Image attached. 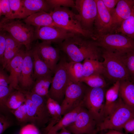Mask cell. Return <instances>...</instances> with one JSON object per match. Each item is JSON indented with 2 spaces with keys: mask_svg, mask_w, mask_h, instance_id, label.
<instances>
[{
  "mask_svg": "<svg viewBox=\"0 0 134 134\" xmlns=\"http://www.w3.org/2000/svg\"><path fill=\"white\" fill-rule=\"evenodd\" d=\"M25 23L36 27L58 26L54 23L50 13L41 11L32 14L23 20Z\"/></svg>",
  "mask_w": 134,
  "mask_h": 134,
  "instance_id": "21",
  "label": "cell"
},
{
  "mask_svg": "<svg viewBox=\"0 0 134 134\" xmlns=\"http://www.w3.org/2000/svg\"><path fill=\"white\" fill-rule=\"evenodd\" d=\"M51 42H36L34 46L41 58L53 73H54L60 58L59 51L51 45Z\"/></svg>",
  "mask_w": 134,
  "mask_h": 134,
  "instance_id": "13",
  "label": "cell"
},
{
  "mask_svg": "<svg viewBox=\"0 0 134 134\" xmlns=\"http://www.w3.org/2000/svg\"><path fill=\"white\" fill-rule=\"evenodd\" d=\"M26 97L25 102L29 120V122L36 127L37 124V115L34 104L29 96L24 91Z\"/></svg>",
  "mask_w": 134,
  "mask_h": 134,
  "instance_id": "34",
  "label": "cell"
},
{
  "mask_svg": "<svg viewBox=\"0 0 134 134\" xmlns=\"http://www.w3.org/2000/svg\"><path fill=\"white\" fill-rule=\"evenodd\" d=\"M25 99V95L22 90H14L7 99L6 106L8 110L15 109L24 103Z\"/></svg>",
  "mask_w": 134,
  "mask_h": 134,
  "instance_id": "30",
  "label": "cell"
},
{
  "mask_svg": "<svg viewBox=\"0 0 134 134\" xmlns=\"http://www.w3.org/2000/svg\"><path fill=\"white\" fill-rule=\"evenodd\" d=\"M33 78V61L31 49L25 51L19 82L21 90L30 91L35 82Z\"/></svg>",
  "mask_w": 134,
  "mask_h": 134,
  "instance_id": "16",
  "label": "cell"
},
{
  "mask_svg": "<svg viewBox=\"0 0 134 134\" xmlns=\"http://www.w3.org/2000/svg\"><path fill=\"white\" fill-rule=\"evenodd\" d=\"M82 103L74 109L64 115L60 121L53 127L48 132L52 133L58 132L73 123L76 120L82 106Z\"/></svg>",
  "mask_w": 134,
  "mask_h": 134,
  "instance_id": "29",
  "label": "cell"
},
{
  "mask_svg": "<svg viewBox=\"0 0 134 134\" xmlns=\"http://www.w3.org/2000/svg\"><path fill=\"white\" fill-rule=\"evenodd\" d=\"M50 13L54 23L58 26L75 34L91 38L92 37L93 33L83 28L79 14L74 13L68 7L56 8Z\"/></svg>",
  "mask_w": 134,
  "mask_h": 134,
  "instance_id": "3",
  "label": "cell"
},
{
  "mask_svg": "<svg viewBox=\"0 0 134 134\" xmlns=\"http://www.w3.org/2000/svg\"><path fill=\"white\" fill-rule=\"evenodd\" d=\"M134 118V108L125 103L119 97L114 109L98 125V132L109 129L122 132L126 123Z\"/></svg>",
  "mask_w": 134,
  "mask_h": 134,
  "instance_id": "5",
  "label": "cell"
},
{
  "mask_svg": "<svg viewBox=\"0 0 134 134\" xmlns=\"http://www.w3.org/2000/svg\"><path fill=\"white\" fill-rule=\"evenodd\" d=\"M122 58L131 81L134 83V50L122 53Z\"/></svg>",
  "mask_w": 134,
  "mask_h": 134,
  "instance_id": "32",
  "label": "cell"
},
{
  "mask_svg": "<svg viewBox=\"0 0 134 134\" xmlns=\"http://www.w3.org/2000/svg\"><path fill=\"white\" fill-rule=\"evenodd\" d=\"M0 30L9 34L18 42L24 46L26 50L32 49V42L35 40V29L33 26L18 20L4 17L0 21Z\"/></svg>",
  "mask_w": 134,
  "mask_h": 134,
  "instance_id": "2",
  "label": "cell"
},
{
  "mask_svg": "<svg viewBox=\"0 0 134 134\" xmlns=\"http://www.w3.org/2000/svg\"><path fill=\"white\" fill-rule=\"evenodd\" d=\"M83 64V77L103 74V67L102 62L99 60L86 59L84 60Z\"/></svg>",
  "mask_w": 134,
  "mask_h": 134,
  "instance_id": "28",
  "label": "cell"
},
{
  "mask_svg": "<svg viewBox=\"0 0 134 134\" xmlns=\"http://www.w3.org/2000/svg\"><path fill=\"white\" fill-rule=\"evenodd\" d=\"M6 33V48L3 59L1 63L3 69L20 51L23 46Z\"/></svg>",
  "mask_w": 134,
  "mask_h": 134,
  "instance_id": "22",
  "label": "cell"
},
{
  "mask_svg": "<svg viewBox=\"0 0 134 134\" xmlns=\"http://www.w3.org/2000/svg\"><path fill=\"white\" fill-rule=\"evenodd\" d=\"M52 76L48 75L36 79L30 91L41 96L48 97L49 88L53 79Z\"/></svg>",
  "mask_w": 134,
  "mask_h": 134,
  "instance_id": "26",
  "label": "cell"
},
{
  "mask_svg": "<svg viewBox=\"0 0 134 134\" xmlns=\"http://www.w3.org/2000/svg\"><path fill=\"white\" fill-rule=\"evenodd\" d=\"M65 66L70 80L76 83L81 82L83 77V65L80 62H67L65 60Z\"/></svg>",
  "mask_w": 134,
  "mask_h": 134,
  "instance_id": "27",
  "label": "cell"
},
{
  "mask_svg": "<svg viewBox=\"0 0 134 134\" xmlns=\"http://www.w3.org/2000/svg\"><path fill=\"white\" fill-rule=\"evenodd\" d=\"M102 75H95L83 77L81 82L84 83L89 87L92 88H104L107 84Z\"/></svg>",
  "mask_w": 134,
  "mask_h": 134,
  "instance_id": "35",
  "label": "cell"
},
{
  "mask_svg": "<svg viewBox=\"0 0 134 134\" xmlns=\"http://www.w3.org/2000/svg\"><path fill=\"white\" fill-rule=\"evenodd\" d=\"M23 11L21 19L41 11L49 13L52 10L46 0H23Z\"/></svg>",
  "mask_w": 134,
  "mask_h": 134,
  "instance_id": "19",
  "label": "cell"
},
{
  "mask_svg": "<svg viewBox=\"0 0 134 134\" xmlns=\"http://www.w3.org/2000/svg\"><path fill=\"white\" fill-rule=\"evenodd\" d=\"M19 134H41L38 128L34 125L30 124L21 127Z\"/></svg>",
  "mask_w": 134,
  "mask_h": 134,
  "instance_id": "41",
  "label": "cell"
},
{
  "mask_svg": "<svg viewBox=\"0 0 134 134\" xmlns=\"http://www.w3.org/2000/svg\"><path fill=\"white\" fill-rule=\"evenodd\" d=\"M13 19H21L23 11V0H9Z\"/></svg>",
  "mask_w": 134,
  "mask_h": 134,
  "instance_id": "37",
  "label": "cell"
},
{
  "mask_svg": "<svg viewBox=\"0 0 134 134\" xmlns=\"http://www.w3.org/2000/svg\"><path fill=\"white\" fill-rule=\"evenodd\" d=\"M48 4L52 10L59 7L75 8V1L72 0H47Z\"/></svg>",
  "mask_w": 134,
  "mask_h": 134,
  "instance_id": "38",
  "label": "cell"
},
{
  "mask_svg": "<svg viewBox=\"0 0 134 134\" xmlns=\"http://www.w3.org/2000/svg\"><path fill=\"white\" fill-rule=\"evenodd\" d=\"M47 105L51 119L46 127L43 129L41 134H46L50 129L57 123L62 118L61 105L57 101L48 97Z\"/></svg>",
  "mask_w": 134,
  "mask_h": 134,
  "instance_id": "23",
  "label": "cell"
},
{
  "mask_svg": "<svg viewBox=\"0 0 134 134\" xmlns=\"http://www.w3.org/2000/svg\"><path fill=\"white\" fill-rule=\"evenodd\" d=\"M25 51L22 48L5 68L10 73L9 86L15 90H21L19 82Z\"/></svg>",
  "mask_w": 134,
  "mask_h": 134,
  "instance_id": "18",
  "label": "cell"
},
{
  "mask_svg": "<svg viewBox=\"0 0 134 134\" xmlns=\"http://www.w3.org/2000/svg\"><path fill=\"white\" fill-rule=\"evenodd\" d=\"M88 87L82 82H71L67 87L64 99L60 105L62 115L73 110L83 103Z\"/></svg>",
  "mask_w": 134,
  "mask_h": 134,
  "instance_id": "9",
  "label": "cell"
},
{
  "mask_svg": "<svg viewBox=\"0 0 134 134\" xmlns=\"http://www.w3.org/2000/svg\"><path fill=\"white\" fill-rule=\"evenodd\" d=\"M75 34L58 26L36 27L35 29L34 39L59 44Z\"/></svg>",
  "mask_w": 134,
  "mask_h": 134,
  "instance_id": "12",
  "label": "cell"
},
{
  "mask_svg": "<svg viewBox=\"0 0 134 134\" xmlns=\"http://www.w3.org/2000/svg\"><path fill=\"white\" fill-rule=\"evenodd\" d=\"M65 60L62 59L58 63L48 93L49 97L60 105L64 99L66 89L71 82L65 66Z\"/></svg>",
  "mask_w": 134,
  "mask_h": 134,
  "instance_id": "8",
  "label": "cell"
},
{
  "mask_svg": "<svg viewBox=\"0 0 134 134\" xmlns=\"http://www.w3.org/2000/svg\"><path fill=\"white\" fill-rule=\"evenodd\" d=\"M65 128L73 134H97L98 132L97 122L83 106L75 121Z\"/></svg>",
  "mask_w": 134,
  "mask_h": 134,
  "instance_id": "10",
  "label": "cell"
},
{
  "mask_svg": "<svg viewBox=\"0 0 134 134\" xmlns=\"http://www.w3.org/2000/svg\"><path fill=\"white\" fill-rule=\"evenodd\" d=\"M51 133L52 134H71V133L65 128H64L62 129L59 132H57L54 133Z\"/></svg>",
  "mask_w": 134,
  "mask_h": 134,
  "instance_id": "46",
  "label": "cell"
},
{
  "mask_svg": "<svg viewBox=\"0 0 134 134\" xmlns=\"http://www.w3.org/2000/svg\"><path fill=\"white\" fill-rule=\"evenodd\" d=\"M120 82L117 81L105 92L104 119L109 115L116 107L119 98Z\"/></svg>",
  "mask_w": 134,
  "mask_h": 134,
  "instance_id": "20",
  "label": "cell"
},
{
  "mask_svg": "<svg viewBox=\"0 0 134 134\" xmlns=\"http://www.w3.org/2000/svg\"><path fill=\"white\" fill-rule=\"evenodd\" d=\"M2 68L0 70V86H8L9 84V75Z\"/></svg>",
  "mask_w": 134,
  "mask_h": 134,
  "instance_id": "44",
  "label": "cell"
},
{
  "mask_svg": "<svg viewBox=\"0 0 134 134\" xmlns=\"http://www.w3.org/2000/svg\"><path fill=\"white\" fill-rule=\"evenodd\" d=\"M119 0H102L104 4L109 12L111 14Z\"/></svg>",
  "mask_w": 134,
  "mask_h": 134,
  "instance_id": "43",
  "label": "cell"
},
{
  "mask_svg": "<svg viewBox=\"0 0 134 134\" xmlns=\"http://www.w3.org/2000/svg\"><path fill=\"white\" fill-rule=\"evenodd\" d=\"M46 134H52L50 132H49Z\"/></svg>",
  "mask_w": 134,
  "mask_h": 134,
  "instance_id": "48",
  "label": "cell"
},
{
  "mask_svg": "<svg viewBox=\"0 0 134 134\" xmlns=\"http://www.w3.org/2000/svg\"><path fill=\"white\" fill-rule=\"evenodd\" d=\"M24 91L29 96L35 106L37 115L36 127L38 128H45L51 119L47 105L49 97L41 96L30 91Z\"/></svg>",
  "mask_w": 134,
  "mask_h": 134,
  "instance_id": "17",
  "label": "cell"
},
{
  "mask_svg": "<svg viewBox=\"0 0 134 134\" xmlns=\"http://www.w3.org/2000/svg\"><path fill=\"white\" fill-rule=\"evenodd\" d=\"M91 38L103 49L121 53L134 50V39L121 34H93Z\"/></svg>",
  "mask_w": 134,
  "mask_h": 134,
  "instance_id": "6",
  "label": "cell"
},
{
  "mask_svg": "<svg viewBox=\"0 0 134 134\" xmlns=\"http://www.w3.org/2000/svg\"><path fill=\"white\" fill-rule=\"evenodd\" d=\"M97 13L94 25L93 34L101 35L111 33L112 19L111 14L102 0H95Z\"/></svg>",
  "mask_w": 134,
  "mask_h": 134,
  "instance_id": "14",
  "label": "cell"
},
{
  "mask_svg": "<svg viewBox=\"0 0 134 134\" xmlns=\"http://www.w3.org/2000/svg\"><path fill=\"white\" fill-rule=\"evenodd\" d=\"M2 15L6 18L13 19L9 0H0V16Z\"/></svg>",
  "mask_w": 134,
  "mask_h": 134,
  "instance_id": "40",
  "label": "cell"
},
{
  "mask_svg": "<svg viewBox=\"0 0 134 134\" xmlns=\"http://www.w3.org/2000/svg\"><path fill=\"white\" fill-rule=\"evenodd\" d=\"M134 39V6L130 16L122 23L115 31Z\"/></svg>",
  "mask_w": 134,
  "mask_h": 134,
  "instance_id": "31",
  "label": "cell"
},
{
  "mask_svg": "<svg viewBox=\"0 0 134 134\" xmlns=\"http://www.w3.org/2000/svg\"><path fill=\"white\" fill-rule=\"evenodd\" d=\"M134 6V0H119L111 14V33L120 27L123 22L131 15Z\"/></svg>",
  "mask_w": 134,
  "mask_h": 134,
  "instance_id": "15",
  "label": "cell"
},
{
  "mask_svg": "<svg viewBox=\"0 0 134 134\" xmlns=\"http://www.w3.org/2000/svg\"><path fill=\"white\" fill-rule=\"evenodd\" d=\"M33 61L34 78L36 79L39 77L52 75L53 72L42 59L34 46L31 49Z\"/></svg>",
  "mask_w": 134,
  "mask_h": 134,
  "instance_id": "24",
  "label": "cell"
},
{
  "mask_svg": "<svg viewBox=\"0 0 134 134\" xmlns=\"http://www.w3.org/2000/svg\"><path fill=\"white\" fill-rule=\"evenodd\" d=\"M122 54L103 49L101 52V57L103 59V75L114 83L118 81H131L122 60Z\"/></svg>",
  "mask_w": 134,
  "mask_h": 134,
  "instance_id": "4",
  "label": "cell"
},
{
  "mask_svg": "<svg viewBox=\"0 0 134 134\" xmlns=\"http://www.w3.org/2000/svg\"><path fill=\"white\" fill-rule=\"evenodd\" d=\"M123 129L125 132L126 134L129 133L133 134L134 132V118L128 121L124 125Z\"/></svg>",
  "mask_w": 134,
  "mask_h": 134,
  "instance_id": "45",
  "label": "cell"
},
{
  "mask_svg": "<svg viewBox=\"0 0 134 134\" xmlns=\"http://www.w3.org/2000/svg\"><path fill=\"white\" fill-rule=\"evenodd\" d=\"M0 113V134L14 125L13 120L7 113Z\"/></svg>",
  "mask_w": 134,
  "mask_h": 134,
  "instance_id": "39",
  "label": "cell"
},
{
  "mask_svg": "<svg viewBox=\"0 0 134 134\" xmlns=\"http://www.w3.org/2000/svg\"><path fill=\"white\" fill-rule=\"evenodd\" d=\"M104 88L88 87L83 101L86 108L98 125L104 119L105 94Z\"/></svg>",
  "mask_w": 134,
  "mask_h": 134,
  "instance_id": "7",
  "label": "cell"
},
{
  "mask_svg": "<svg viewBox=\"0 0 134 134\" xmlns=\"http://www.w3.org/2000/svg\"><path fill=\"white\" fill-rule=\"evenodd\" d=\"M86 37L75 34L59 44L60 50L66 54L70 61L81 62L86 59L99 60L101 57L100 47L93 40H88Z\"/></svg>",
  "mask_w": 134,
  "mask_h": 134,
  "instance_id": "1",
  "label": "cell"
},
{
  "mask_svg": "<svg viewBox=\"0 0 134 134\" xmlns=\"http://www.w3.org/2000/svg\"><path fill=\"white\" fill-rule=\"evenodd\" d=\"M9 111L15 117L18 124L21 127L27 124L29 120L25 103L17 108L9 109Z\"/></svg>",
  "mask_w": 134,
  "mask_h": 134,
  "instance_id": "33",
  "label": "cell"
},
{
  "mask_svg": "<svg viewBox=\"0 0 134 134\" xmlns=\"http://www.w3.org/2000/svg\"><path fill=\"white\" fill-rule=\"evenodd\" d=\"M14 89L9 86H0V113H5L10 112L6 106V103L9 96Z\"/></svg>",
  "mask_w": 134,
  "mask_h": 134,
  "instance_id": "36",
  "label": "cell"
},
{
  "mask_svg": "<svg viewBox=\"0 0 134 134\" xmlns=\"http://www.w3.org/2000/svg\"><path fill=\"white\" fill-rule=\"evenodd\" d=\"M120 82L119 97L125 103L134 108V83L130 80Z\"/></svg>",
  "mask_w": 134,
  "mask_h": 134,
  "instance_id": "25",
  "label": "cell"
},
{
  "mask_svg": "<svg viewBox=\"0 0 134 134\" xmlns=\"http://www.w3.org/2000/svg\"><path fill=\"white\" fill-rule=\"evenodd\" d=\"M6 32L0 31V61H2L5 49L6 43Z\"/></svg>",
  "mask_w": 134,
  "mask_h": 134,
  "instance_id": "42",
  "label": "cell"
},
{
  "mask_svg": "<svg viewBox=\"0 0 134 134\" xmlns=\"http://www.w3.org/2000/svg\"><path fill=\"white\" fill-rule=\"evenodd\" d=\"M75 8L79 16L83 29L93 34V29L97 13L95 0H76Z\"/></svg>",
  "mask_w": 134,
  "mask_h": 134,
  "instance_id": "11",
  "label": "cell"
},
{
  "mask_svg": "<svg viewBox=\"0 0 134 134\" xmlns=\"http://www.w3.org/2000/svg\"><path fill=\"white\" fill-rule=\"evenodd\" d=\"M103 134H124L122 132L114 130H109L106 133Z\"/></svg>",
  "mask_w": 134,
  "mask_h": 134,
  "instance_id": "47",
  "label": "cell"
},
{
  "mask_svg": "<svg viewBox=\"0 0 134 134\" xmlns=\"http://www.w3.org/2000/svg\"><path fill=\"white\" fill-rule=\"evenodd\" d=\"M132 134H134V133H133Z\"/></svg>",
  "mask_w": 134,
  "mask_h": 134,
  "instance_id": "49",
  "label": "cell"
}]
</instances>
